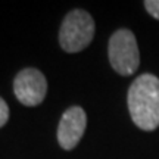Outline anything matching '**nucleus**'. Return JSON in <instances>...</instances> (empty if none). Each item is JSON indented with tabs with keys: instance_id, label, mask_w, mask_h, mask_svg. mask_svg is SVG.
<instances>
[{
	"instance_id": "obj_6",
	"label": "nucleus",
	"mask_w": 159,
	"mask_h": 159,
	"mask_svg": "<svg viewBox=\"0 0 159 159\" xmlns=\"http://www.w3.org/2000/svg\"><path fill=\"white\" fill-rule=\"evenodd\" d=\"M144 7L149 12L150 16L159 21V0H146L144 2Z\"/></svg>"
},
{
	"instance_id": "obj_5",
	"label": "nucleus",
	"mask_w": 159,
	"mask_h": 159,
	"mask_svg": "<svg viewBox=\"0 0 159 159\" xmlns=\"http://www.w3.org/2000/svg\"><path fill=\"white\" fill-rule=\"evenodd\" d=\"M87 127V115L80 106H71L63 112L57 125V142L65 150L74 149L84 136Z\"/></svg>"
},
{
	"instance_id": "obj_7",
	"label": "nucleus",
	"mask_w": 159,
	"mask_h": 159,
	"mask_svg": "<svg viewBox=\"0 0 159 159\" xmlns=\"http://www.w3.org/2000/svg\"><path fill=\"white\" fill-rule=\"evenodd\" d=\"M7 119H9V106H7V103L0 97V128L7 122Z\"/></svg>"
},
{
	"instance_id": "obj_4",
	"label": "nucleus",
	"mask_w": 159,
	"mask_h": 159,
	"mask_svg": "<svg viewBox=\"0 0 159 159\" xmlns=\"http://www.w3.org/2000/svg\"><path fill=\"white\" fill-rule=\"evenodd\" d=\"M13 93L25 106H37L44 100L47 93V81L41 71L25 68L19 71L13 81Z\"/></svg>"
},
{
	"instance_id": "obj_2",
	"label": "nucleus",
	"mask_w": 159,
	"mask_h": 159,
	"mask_svg": "<svg viewBox=\"0 0 159 159\" xmlns=\"http://www.w3.org/2000/svg\"><path fill=\"white\" fill-rule=\"evenodd\" d=\"M94 31H96L94 19L89 12L83 9L71 11L61 25V31H59L61 47L68 53H77L84 50L91 43L94 37Z\"/></svg>"
},
{
	"instance_id": "obj_3",
	"label": "nucleus",
	"mask_w": 159,
	"mask_h": 159,
	"mask_svg": "<svg viewBox=\"0 0 159 159\" xmlns=\"http://www.w3.org/2000/svg\"><path fill=\"white\" fill-rule=\"evenodd\" d=\"M109 62L119 75H133L140 66V52L136 35L130 30L121 28L109 39Z\"/></svg>"
},
{
	"instance_id": "obj_1",
	"label": "nucleus",
	"mask_w": 159,
	"mask_h": 159,
	"mask_svg": "<svg viewBox=\"0 0 159 159\" xmlns=\"http://www.w3.org/2000/svg\"><path fill=\"white\" fill-rule=\"evenodd\" d=\"M127 105L133 122L144 131L159 127V78L153 74H142L128 89Z\"/></svg>"
}]
</instances>
